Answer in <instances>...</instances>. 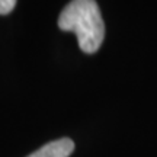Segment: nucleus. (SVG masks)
<instances>
[{
    "mask_svg": "<svg viewBox=\"0 0 157 157\" xmlns=\"http://www.w3.org/2000/svg\"><path fill=\"white\" fill-rule=\"evenodd\" d=\"M16 6V0H0V15H7Z\"/></svg>",
    "mask_w": 157,
    "mask_h": 157,
    "instance_id": "3",
    "label": "nucleus"
},
{
    "mask_svg": "<svg viewBox=\"0 0 157 157\" xmlns=\"http://www.w3.org/2000/svg\"><path fill=\"white\" fill-rule=\"evenodd\" d=\"M58 28L77 35L78 47L86 54L101 48L105 23L96 0H71L58 16Z\"/></svg>",
    "mask_w": 157,
    "mask_h": 157,
    "instance_id": "1",
    "label": "nucleus"
},
{
    "mask_svg": "<svg viewBox=\"0 0 157 157\" xmlns=\"http://www.w3.org/2000/svg\"><path fill=\"white\" fill-rule=\"evenodd\" d=\"M74 150V143L70 138H60L42 146L28 157H68Z\"/></svg>",
    "mask_w": 157,
    "mask_h": 157,
    "instance_id": "2",
    "label": "nucleus"
}]
</instances>
